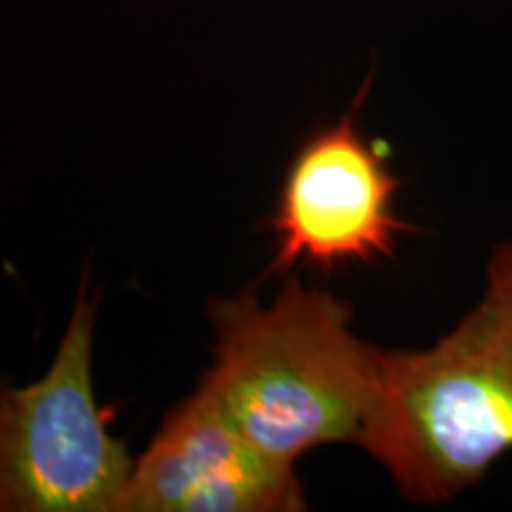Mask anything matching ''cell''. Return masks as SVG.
<instances>
[{
  "instance_id": "cell-2",
  "label": "cell",
  "mask_w": 512,
  "mask_h": 512,
  "mask_svg": "<svg viewBox=\"0 0 512 512\" xmlns=\"http://www.w3.org/2000/svg\"><path fill=\"white\" fill-rule=\"evenodd\" d=\"M214 363L200 384L275 463L361 441L377 384V347L351 330L354 306L285 275L271 304L252 292L214 297Z\"/></svg>"
},
{
  "instance_id": "cell-3",
  "label": "cell",
  "mask_w": 512,
  "mask_h": 512,
  "mask_svg": "<svg viewBox=\"0 0 512 512\" xmlns=\"http://www.w3.org/2000/svg\"><path fill=\"white\" fill-rule=\"evenodd\" d=\"M98 299L81 287L48 373L0 394V510L117 512L136 460L93 392Z\"/></svg>"
},
{
  "instance_id": "cell-5",
  "label": "cell",
  "mask_w": 512,
  "mask_h": 512,
  "mask_svg": "<svg viewBox=\"0 0 512 512\" xmlns=\"http://www.w3.org/2000/svg\"><path fill=\"white\" fill-rule=\"evenodd\" d=\"M306 510L294 467L249 444L202 384L164 415L117 512Z\"/></svg>"
},
{
  "instance_id": "cell-4",
  "label": "cell",
  "mask_w": 512,
  "mask_h": 512,
  "mask_svg": "<svg viewBox=\"0 0 512 512\" xmlns=\"http://www.w3.org/2000/svg\"><path fill=\"white\" fill-rule=\"evenodd\" d=\"M373 74L342 117L311 131L294 152L266 221L275 235L266 275L285 278L299 261L332 271L392 259L399 235L415 230L394 207L403 181L358 126Z\"/></svg>"
},
{
  "instance_id": "cell-1",
  "label": "cell",
  "mask_w": 512,
  "mask_h": 512,
  "mask_svg": "<svg viewBox=\"0 0 512 512\" xmlns=\"http://www.w3.org/2000/svg\"><path fill=\"white\" fill-rule=\"evenodd\" d=\"M358 446L411 503L444 505L512 453V240L491 249L484 287L427 349H377Z\"/></svg>"
}]
</instances>
